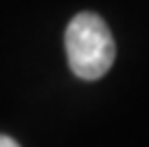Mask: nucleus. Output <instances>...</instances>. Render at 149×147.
I'll list each match as a JSON object with an SVG mask.
<instances>
[{
	"label": "nucleus",
	"mask_w": 149,
	"mask_h": 147,
	"mask_svg": "<svg viewBox=\"0 0 149 147\" xmlns=\"http://www.w3.org/2000/svg\"><path fill=\"white\" fill-rule=\"evenodd\" d=\"M68 64L81 79H101L116 57V46L107 24L97 13H77L66 27Z\"/></svg>",
	"instance_id": "obj_1"
},
{
	"label": "nucleus",
	"mask_w": 149,
	"mask_h": 147,
	"mask_svg": "<svg viewBox=\"0 0 149 147\" xmlns=\"http://www.w3.org/2000/svg\"><path fill=\"white\" fill-rule=\"evenodd\" d=\"M0 147H20V145L11 136H2V134H0Z\"/></svg>",
	"instance_id": "obj_2"
}]
</instances>
